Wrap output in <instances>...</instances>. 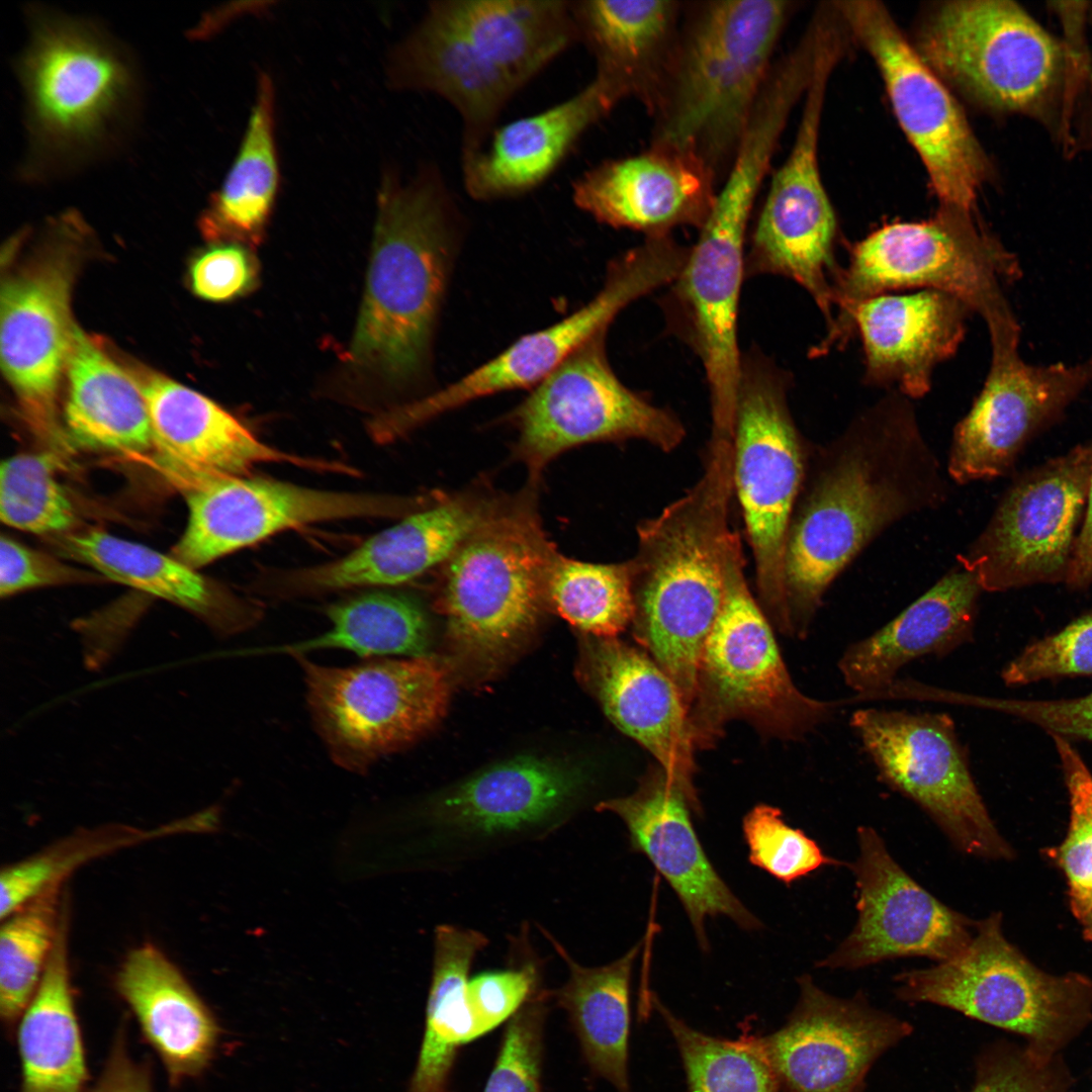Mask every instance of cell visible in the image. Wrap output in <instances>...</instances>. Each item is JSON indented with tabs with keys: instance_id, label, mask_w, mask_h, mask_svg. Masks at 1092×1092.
<instances>
[{
	"instance_id": "obj_1",
	"label": "cell",
	"mask_w": 1092,
	"mask_h": 1092,
	"mask_svg": "<svg viewBox=\"0 0 1092 1092\" xmlns=\"http://www.w3.org/2000/svg\"><path fill=\"white\" fill-rule=\"evenodd\" d=\"M949 480L896 390L809 455L784 555L785 634L805 638L837 576L888 528L942 506Z\"/></svg>"
},
{
	"instance_id": "obj_2",
	"label": "cell",
	"mask_w": 1092,
	"mask_h": 1092,
	"mask_svg": "<svg viewBox=\"0 0 1092 1092\" xmlns=\"http://www.w3.org/2000/svg\"><path fill=\"white\" fill-rule=\"evenodd\" d=\"M456 210L433 165L405 183L394 173L383 176L364 298L347 355L356 380L397 388L425 366L447 284Z\"/></svg>"
},
{
	"instance_id": "obj_3",
	"label": "cell",
	"mask_w": 1092,
	"mask_h": 1092,
	"mask_svg": "<svg viewBox=\"0 0 1092 1092\" xmlns=\"http://www.w3.org/2000/svg\"><path fill=\"white\" fill-rule=\"evenodd\" d=\"M733 491V438L712 436L700 480L637 528L630 559L637 641L688 708L707 638L724 600L723 554Z\"/></svg>"
},
{
	"instance_id": "obj_4",
	"label": "cell",
	"mask_w": 1092,
	"mask_h": 1092,
	"mask_svg": "<svg viewBox=\"0 0 1092 1092\" xmlns=\"http://www.w3.org/2000/svg\"><path fill=\"white\" fill-rule=\"evenodd\" d=\"M792 6L786 0H717L685 7L648 110L654 120L651 146L694 158L723 180Z\"/></svg>"
},
{
	"instance_id": "obj_5",
	"label": "cell",
	"mask_w": 1092,
	"mask_h": 1092,
	"mask_svg": "<svg viewBox=\"0 0 1092 1092\" xmlns=\"http://www.w3.org/2000/svg\"><path fill=\"white\" fill-rule=\"evenodd\" d=\"M917 51L945 79L984 107L1039 124L1062 150L1087 80L1085 30L1050 33L1009 0L941 4L925 20Z\"/></svg>"
},
{
	"instance_id": "obj_6",
	"label": "cell",
	"mask_w": 1092,
	"mask_h": 1092,
	"mask_svg": "<svg viewBox=\"0 0 1092 1092\" xmlns=\"http://www.w3.org/2000/svg\"><path fill=\"white\" fill-rule=\"evenodd\" d=\"M28 151L22 177L41 181L106 152L132 120L136 74L124 52L95 24L33 9L18 61Z\"/></svg>"
},
{
	"instance_id": "obj_7",
	"label": "cell",
	"mask_w": 1092,
	"mask_h": 1092,
	"mask_svg": "<svg viewBox=\"0 0 1092 1092\" xmlns=\"http://www.w3.org/2000/svg\"><path fill=\"white\" fill-rule=\"evenodd\" d=\"M1021 275L1016 256L981 226L973 212L939 206L921 221L884 225L852 246L833 279V323L811 352L823 356L854 334L864 300L903 289L951 294L985 321L990 341L1020 337L1005 287Z\"/></svg>"
},
{
	"instance_id": "obj_8",
	"label": "cell",
	"mask_w": 1092,
	"mask_h": 1092,
	"mask_svg": "<svg viewBox=\"0 0 1092 1092\" xmlns=\"http://www.w3.org/2000/svg\"><path fill=\"white\" fill-rule=\"evenodd\" d=\"M737 531L724 542V600L700 659L689 710L696 748H711L725 725L743 720L762 735L800 740L832 720L839 702L794 684L771 624L750 593Z\"/></svg>"
},
{
	"instance_id": "obj_9",
	"label": "cell",
	"mask_w": 1092,
	"mask_h": 1092,
	"mask_svg": "<svg viewBox=\"0 0 1092 1092\" xmlns=\"http://www.w3.org/2000/svg\"><path fill=\"white\" fill-rule=\"evenodd\" d=\"M527 505L493 512L445 562L439 607L454 650L485 670L532 632L555 553Z\"/></svg>"
},
{
	"instance_id": "obj_10",
	"label": "cell",
	"mask_w": 1092,
	"mask_h": 1092,
	"mask_svg": "<svg viewBox=\"0 0 1092 1092\" xmlns=\"http://www.w3.org/2000/svg\"><path fill=\"white\" fill-rule=\"evenodd\" d=\"M788 374L762 356L742 360L733 435V489L741 507L759 606L784 634V555L809 452L788 404Z\"/></svg>"
},
{
	"instance_id": "obj_11",
	"label": "cell",
	"mask_w": 1092,
	"mask_h": 1092,
	"mask_svg": "<svg viewBox=\"0 0 1092 1092\" xmlns=\"http://www.w3.org/2000/svg\"><path fill=\"white\" fill-rule=\"evenodd\" d=\"M293 657L314 729L332 760L346 770L366 772L424 736L446 712L450 673L431 655L371 658L347 667Z\"/></svg>"
},
{
	"instance_id": "obj_12",
	"label": "cell",
	"mask_w": 1092,
	"mask_h": 1092,
	"mask_svg": "<svg viewBox=\"0 0 1092 1092\" xmlns=\"http://www.w3.org/2000/svg\"><path fill=\"white\" fill-rule=\"evenodd\" d=\"M895 982V994L904 1002L942 1006L1037 1042L1061 1036L1092 1004L1089 978L1038 969L1007 940L1000 913L977 921L971 941L958 956L901 973Z\"/></svg>"
},
{
	"instance_id": "obj_13",
	"label": "cell",
	"mask_w": 1092,
	"mask_h": 1092,
	"mask_svg": "<svg viewBox=\"0 0 1092 1092\" xmlns=\"http://www.w3.org/2000/svg\"><path fill=\"white\" fill-rule=\"evenodd\" d=\"M849 725L881 781L917 804L958 849L985 859L1014 857L949 715L864 707L851 714Z\"/></svg>"
},
{
	"instance_id": "obj_14",
	"label": "cell",
	"mask_w": 1092,
	"mask_h": 1092,
	"mask_svg": "<svg viewBox=\"0 0 1092 1092\" xmlns=\"http://www.w3.org/2000/svg\"><path fill=\"white\" fill-rule=\"evenodd\" d=\"M874 59L895 115L919 155L939 205L974 212L993 166L960 104L878 1L836 2Z\"/></svg>"
},
{
	"instance_id": "obj_15",
	"label": "cell",
	"mask_w": 1092,
	"mask_h": 1092,
	"mask_svg": "<svg viewBox=\"0 0 1092 1092\" xmlns=\"http://www.w3.org/2000/svg\"><path fill=\"white\" fill-rule=\"evenodd\" d=\"M607 331L574 350L513 413L516 455L533 479L564 451L586 443L640 439L668 452L685 438L673 414L617 377L607 356Z\"/></svg>"
},
{
	"instance_id": "obj_16",
	"label": "cell",
	"mask_w": 1092,
	"mask_h": 1092,
	"mask_svg": "<svg viewBox=\"0 0 1092 1092\" xmlns=\"http://www.w3.org/2000/svg\"><path fill=\"white\" fill-rule=\"evenodd\" d=\"M1091 470L1092 441L1020 475L958 563L983 592L1065 582Z\"/></svg>"
},
{
	"instance_id": "obj_17",
	"label": "cell",
	"mask_w": 1092,
	"mask_h": 1092,
	"mask_svg": "<svg viewBox=\"0 0 1092 1092\" xmlns=\"http://www.w3.org/2000/svg\"><path fill=\"white\" fill-rule=\"evenodd\" d=\"M586 775L573 762L519 755L446 788L424 808L428 841L445 864L544 838L580 801Z\"/></svg>"
},
{
	"instance_id": "obj_18",
	"label": "cell",
	"mask_w": 1092,
	"mask_h": 1092,
	"mask_svg": "<svg viewBox=\"0 0 1092 1092\" xmlns=\"http://www.w3.org/2000/svg\"><path fill=\"white\" fill-rule=\"evenodd\" d=\"M677 271L669 249L645 240L612 262L602 289L586 304L548 328L523 336L449 386L391 411L392 429L404 432L474 399L536 386L574 350L607 330L628 304L671 283Z\"/></svg>"
},
{
	"instance_id": "obj_19",
	"label": "cell",
	"mask_w": 1092,
	"mask_h": 1092,
	"mask_svg": "<svg viewBox=\"0 0 1092 1092\" xmlns=\"http://www.w3.org/2000/svg\"><path fill=\"white\" fill-rule=\"evenodd\" d=\"M184 492L188 522L173 556L194 569L286 529L406 515L416 505L387 494L324 490L251 475L214 479Z\"/></svg>"
},
{
	"instance_id": "obj_20",
	"label": "cell",
	"mask_w": 1092,
	"mask_h": 1092,
	"mask_svg": "<svg viewBox=\"0 0 1092 1092\" xmlns=\"http://www.w3.org/2000/svg\"><path fill=\"white\" fill-rule=\"evenodd\" d=\"M991 350L984 385L952 433L945 468L960 485L1007 474L1026 443L1092 383V358L1035 365L1019 346Z\"/></svg>"
},
{
	"instance_id": "obj_21",
	"label": "cell",
	"mask_w": 1092,
	"mask_h": 1092,
	"mask_svg": "<svg viewBox=\"0 0 1092 1092\" xmlns=\"http://www.w3.org/2000/svg\"><path fill=\"white\" fill-rule=\"evenodd\" d=\"M798 1001L778 1030L751 1034L786 1092H862L864 1079L913 1026L873 1007L862 995L840 998L808 975Z\"/></svg>"
},
{
	"instance_id": "obj_22",
	"label": "cell",
	"mask_w": 1092,
	"mask_h": 1092,
	"mask_svg": "<svg viewBox=\"0 0 1092 1092\" xmlns=\"http://www.w3.org/2000/svg\"><path fill=\"white\" fill-rule=\"evenodd\" d=\"M857 920L849 935L818 966L853 970L902 957L938 963L964 950L976 922L941 903L914 881L871 827L857 830Z\"/></svg>"
},
{
	"instance_id": "obj_23",
	"label": "cell",
	"mask_w": 1092,
	"mask_h": 1092,
	"mask_svg": "<svg viewBox=\"0 0 1092 1092\" xmlns=\"http://www.w3.org/2000/svg\"><path fill=\"white\" fill-rule=\"evenodd\" d=\"M819 129L798 127L792 150L774 174L745 256V276L781 275L813 298L832 325L836 217L818 164Z\"/></svg>"
},
{
	"instance_id": "obj_24",
	"label": "cell",
	"mask_w": 1092,
	"mask_h": 1092,
	"mask_svg": "<svg viewBox=\"0 0 1092 1092\" xmlns=\"http://www.w3.org/2000/svg\"><path fill=\"white\" fill-rule=\"evenodd\" d=\"M65 251L34 260L1 289L2 370L28 420L49 433L58 431V392L77 327L70 310L75 266Z\"/></svg>"
},
{
	"instance_id": "obj_25",
	"label": "cell",
	"mask_w": 1092,
	"mask_h": 1092,
	"mask_svg": "<svg viewBox=\"0 0 1092 1092\" xmlns=\"http://www.w3.org/2000/svg\"><path fill=\"white\" fill-rule=\"evenodd\" d=\"M599 812H611L626 825L632 849L645 854L680 900L698 941L707 948L705 922L724 915L740 927H760L708 859L691 819L699 812L693 800L659 766L639 781L625 797L602 801Z\"/></svg>"
},
{
	"instance_id": "obj_26",
	"label": "cell",
	"mask_w": 1092,
	"mask_h": 1092,
	"mask_svg": "<svg viewBox=\"0 0 1092 1092\" xmlns=\"http://www.w3.org/2000/svg\"><path fill=\"white\" fill-rule=\"evenodd\" d=\"M579 673L607 717L699 802L689 708L668 674L644 649L617 637L588 636Z\"/></svg>"
},
{
	"instance_id": "obj_27",
	"label": "cell",
	"mask_w": 1092,
	"mask_h": 1092,
	"mask_svg": "<svg viewBox=\"0 0 1092 1092\" xmlns=\"http://www.w3.org/2000/svg\"><path fill=\"white\" fill-rule=\"evenodd\" d=\"M141 383L161 466L184 491L214 479L247 476L261 463L348 471L330 461L289 454L260 441L207 396L159 374Z\"/></svg>"
},
{
	"instance_id": "obj_28",
	"label": "cell",
	"mask_w": 1092,
	"mask_h": 1092,
	"mask_svg": "<svg viewBox=\"0 0 1092 1092\" xmlns=\"http://www.w3.org/2000/svg\"><path fill=\"white\" fill-rule=\"evenodd\" d=\"M717 182L696 159L650 146L583 172L571 194L574 204L598 221L651 237L679 226L700 230L712 211Z\"/></svg>"
},
{
	"instance_id": "obj_29",
	"label": "cell",
	"mask_w": 1092,
	"mask_h": 1092,
	"mask_svg": "<svg viewBox=\"0 0 1092 1092\" xmlns=\"http://www.w3.org/2000/svg\"><path fill=\"white\" fill-rule=\"evenodd\" d=\"M971 309L932 289L885 293L862 301L853 314L863 350V382L911 398L931 388L934 368L962 344Z\"/></svg>"
},
{
	"instance_id": "obj_30",
	"label": "cell",
	"mask_w": 1092,
	"mask_h": 1092,
	"mask_svg": "<svg viewBox=\"0 0 1092 1092\" xmlns=\"http://www.w3.org/2000/svg\"><path fill=\"white\" fill-rule=\"evenodd\" d=\"M982 593L976 575L958 563L890 622L851 643L837 661L853 693L843 703H866L913 660L945 657L970 643Z\"/></svg>"
},
{
	"instance_id": "obj_31",
	"label": "cell",
	"mask_w": 1092,
	"mask_h": 1092,
	"mask_svg": "<svg viewBox=\"0 0 1092 1092\" xmlns=\"http://www.w3.org/2000/svg\"><path fill=\"white\" fill-rule=\"evenodd\" d=\"M624 99L615 84L596 74L564 101L496 127L481 152L461 164L467 194L490 201L538 187L580 138Z\"/></svg>"
},
{
	"instance_id": "obj_32",
	"label": "cell",
	"mask_w": 1092,
	"mask_h": 1092,
	"mask_svg": "<svg viewBox=\"0 0 1092 1092\" xmlns=\"http://www.w3.org/2000/svg\"><path fill=\"white\" fill-rule=\"evenodd\" d=\"M387 74L392 87L432 92L455 108L462 123L461 164L481 152L517 92L431 5L421 23L391 52Z\"/></svg>"
},
{
	"instance_id": "obj_33",
	"label": "cell",
	"mask_w": 1092,
	"mask_h": 1092,
	"mask_svg": "<svg viewBox=\"0 0 1092 1092\" xmlns=\"http://www.w3.org/2000/svg\"><path fill=\"white\" fill-rule=\"evenodd\" d=\"M486 500L458 496L408 513L347 555L289 576L282 593L392 586L445 563L493 512Z\"/></svg>"
},
{
	"instance_id": "obj_34",
	"label": "cell",
	"mask_w": 1092,
	"mask_h": 1092,
	"mask_svg": "<svg viewBox=\"0 0 1092 1092\" xmlns=\"http://www.w3.org/2000/svg\"><path fill=\"white\" fill-rule=\"evenodd\" d=\"M170 1083L200 1076L213 1059L219 1025L181 971L156 945L131 949L114 979Z\"/></svg>"
},
{
	"instance_id": "obj_35",
	"label": "cell",
	"mask_w": 1092,
	"mask_h": 1092,
	"mask_svg": "<svg viewBox=\"0 0 1092 1092\" xmlns=\"http://www.w3.org/2000/svg\"><path fill=\"white\" fill-rule=\"evenodd\" d=\"M578 40L597 73L650 109L679 33L685 6L670 0L571 1Z\"/></svg>"
},
{
	"instance_id": "obj_36",
	"label": "cell",
	"mask_w": 1092,
	"mask_h": 1092,
	"mask_svg": "<svg viewBox=\"0 0 1092 1092\" xmlns=\"http://www.w3.org/2000/svg\"><path fill=\"white\" fill-rule=\"evenodd\" d=\"M64 549L105 577L171 602L221 636L245 632L262 618L259 604L217 587L174 556L99 530L68 536Z\"/></svg>"
},
{
	"instance_id": "obj_37",
	"label": "cell",
	"mask_w": 1092,
	"mask_h": 1092,
	"mask_svg": "<svg viewBox=\"0 0 1092 1092\" xmlns=\"http://www.w3.org/2000/svg\"><path fill=\"white\" fill-rule=\"evenodd\" d=\"M430 5L518 91L578 40L566 0H443Z\"/></svg>"
},
{
	"instance_id": "obj_38",
	"label": "cell",
	"mask_w": 1092,
	"mask_h": 1092,
	"mask_svg": "<svg viewBox=\"0 0 1092 1092\" xmlns=\"http://www.w3.org/2000/svg\"><path fill=\"white\" fill-rule=\"evenodd\" d=\"M568 969V979L551 990L576 1035L592 1076L616 1092H632L629 1079L630 984L640 943L611 964L588 968L578 964L543 926L538 925Z\"/></svg>"
},
{
	"instance_id": "obj_39",
	"label": "cell",
	"mask_w": 1092,
	"mask_h": 1092,
	"mask_svg": "<svg viewBox=\"0 0 1092 1092\" xmlns=\"http://www.w3.org/2000/svg\"><path fill=\"white\" fill-rule=\"evenodd\" d=\"M65 425L80 446L138 454L154 447L141 383L76 327L67 365Z\"/></svg>"
},
{
	"instance_id": "obj_40",
	"label": "cell",
	"mask_w": 1092,
	"mask_h": 1092,
	"mask_svg": "<svg viewBox=\"0 0 1092 1092\" xmlns=\"http://www.w3.org/2000/svg\"><path fill=\"white\" fill-rule=\"evenodd\" d=\"M68 916L65 900L44 974L18 1019L19 1092H86L87 1065L69 968Z\"/></svg>"
},
{
	"instance_id": "obj_41",
	"label": "cell",
	"mask_w": 1092,
	"mask_h": 1092,
	"mask_svg": "<svg viewBox=\"0 0 1092 1092\" xmlns=\"http://www.w3.org/2000/svg\"><path fill=\"white\" fill-rule=\"evenodd\" d=\"M278 187L275 89L269 75L262 72L236 160L202 216L204 235L257 246L264 237Z\"/></svg>"
},
{
	"instance_id": "obj_42",
	"label": "cell",
	"mask_w": 1092,
	"mask_h": 1092,
	"mask_svg": "<svg viewBox=\"0 0 1092 1092\" xmlns=\"http://www.w3.org/2000/svg\"><path fill=\"white\" fill-rule=\"evenodd\" d=\"M487 944L488 938L478 930L437 926L424 1035L406 1092H449L458 1051L472 1041L470 969Z\"/></svg>"
},
{
	"instance_id": "obj_43",
	"label": "cell",
	"mask_w": 1092,
	"mask_h": 1092,
	"mask_svg": "<svg viewBox=\"0 0 1092 1092\" xmlns=\"http://www.w3.org/2000/svg\"><path fill=\"white\" fill-rule=\"evenodd\" d=\"M330 628L313 638L269 648L291 656L344 649L364 658L429 655L431 629L422 605L401 593L376 589L330 605Z\"/></svg>"
},
{
	"instance_id": "obj_44",
	"label": "cell",
	"mask_w": 1092,
	"mask_h": 1092,
	"mask_svg": "<svg viewBox=\"0 0 1092 1092\" xmlns=\"http://www.w3.org/2000/svg\"><path fill=\"white\" fill-rule=\"evenodd\" d=\"M209 818L202 814L155 829L108 825L80 830L5 866L0 876L1 919L46 891L60 888L70 874L94 858L146 840L203 830L211 824Z\"/></svg>"
},
{
	"instance_id": "obj_45",
	"label": "cell",
	"mask_w": 1092,
	"mask_h": 1092,
	"mask_svg": "<svg viewBox=\"0 0 1092 1092\" xmlns=\"http://www.w3.org/2000/svg\"><path fill=\"white\" fill-rule=\"evenodd\" d=\"M546 600L589 636L617 637L635 613L631 561L594 563L555 551L546 574Z\"/></svg>"
},
{
	"instance_id": "obj_46",
	"label": "cell",
	"mask_w": 1092,
	"mask_h": 1092,
	"mask_svg": "<svg viewBox=\"0 0 1092 1092\" xmlns=\"http://www.w3.org/2000/svg\"><path fill=\"white\" fill-rule=\"evenodd\" d=\"M650 1004L675 1042L686 1092H786L751 1034L713 1036L676 1016L652 992Z\"/></svg>"
},
{
	"instance_id": "obj_47",
	"label": "cell",
	"mask_w": 1092,
	"mask_h": 1092,
	"mask_svg": "<svg viewBox=\"0 0 1092 1092\" xmlns=\"http://www.w3.org/2000/svg\"><path fill=\"white\" fill-rule=\"evenodd\" d=\"M65 897L61 887L28 901L0 929V1013L8 1033L33 997L55 947Z\"/></svg>"
},
{
	"instance_id": "obj_48",
	"label": "cell",
	"mask_w": 1092,
	"mask_h": 1092,
	"mask_svg": "<svg viewBox=\"0 0 1092 1092\" xmlns=\"http://www.w3.org/2000/svg\"><path fill=\"white\" fill-rule=\"evenodd\" d=\"M1070 807L1065 838L1043 854L1063 874L1069 907L1083 938L1092 943V771L1072 742L1051 736Z\"/></svg>"
},
{
	"instance_id": "obj_49",
	"label": "cell",
	"mask_w": 1092,
	"mask_h": 1092,
	"mask_svg": "<svg viewBox=\"0 0 1092 1092\" xmlns=\"http://www.w3.org/2000/svg\"><path fill=\"white\" fill-rule=\"evenodd\" d=\"M44 454H18L2 461L0 517L9 527L34 534L68 530L76 520L74 506Z\"/></svg>"
},
{
	"instance_id": "obj_50",
	"label": "cell",
	"mask_w": 1092,
	"mask_h": 1092,
	"mask_svg": "<svg viewBox=\"0 0 1092 1092\" xmlns=\"http://www.w3.org/2000/svg\"><path fill=\"white\" fill-rule=\"evenodd\" d=\"M528 928L511 938V966L469 979L467 1002L472 1018L471 1040L510 1020L543 986L542 963L529 942Z\"/></svg>"
},
{
	"instance_id": "obj_51",
	"label": "cell",
	"mask_w": 1092,
	"mask_h": 1092,
	"mask_svg": "<svg viewBox=\"0 0 1092 1092\" xmlns=\"http://www.w3.org/2000/svg\"><path fill=\"white\" fill-rule=\"evenodd\" d=\"M748 859L777 880L790 885L825 866H840L802 830L788 825L780 809L758 804L743 818Z\"/></svg>"
},
{
	"instance_id": "obj_52",
	"label": "cell",
	"mask_w": 1092,
	"mask_h": 1092,
	"mask_svg": "<svg viewBox=\"0 0 1092 1092\" xmlns=\"http://www.w3.org/2000/svg\"><path fill=\"white\" fill-rule=\"evenodd\" d=\"M551 990L540 987L509 1020L483 1092H542Z\"/></svg>"
},
{
	"instance_id": "obj_53",
	"label": "cell",
	"mask_w": 1092,
	"mask_h": 1092,
	"mask_svg": "<svg viewBox=\"0 0 1092 1092\" xmlns=\"http://www.w3.org/2000/svg\"><path fill=\"white\" fill-rule=\"evenodd\" d=\"M1078 676H1092V609L1026 645L1001 671L1008 687Z\"/></svg>"
},
{
	"instance_id": "obj_54",
	"label": "cell",
	"mask_w": 1092,
	"mask_h": 1092,
	"mask_svg": "<svg viewBox=\"0 0 1092 1092\" xmlns=\"http://www.w3.org/2000/svg\"><path fill=\"white\" fill-rule=\"evenodd\" d=\"M956 705L1002 713L1034 725L1050 736L1072 743L1092 744V691L1082 696L1061 699H1013L958 692Z\"/></svg>"
},
{
	"instance_id": "obj_55",
	"label": "cell",
	"mask_w": 1092,
	"mask_h": 1092,
	"mask_svg": "<svg viewBox=\"0 0 1092 1092\" xmlns=\"http://www.w3.org/2000/svg\"><path fill=\"white\" fill-rule=\"evenodd\" d=\"M258 276L259 265L250 247L233 242L209 247L190 267L193 291L210 301L245 295L257 285Z\"/></svg>"
},
{
	"instance_id": "obj_56",
	"label": "cell",
	"mask_w": 1092,
	"mask_h": 1092,
	"mask_svg": "<svg viewBox=\"0 0 1092 1092\" xmlns=\"http://www.w3.org/2000/svg\"><path fill=\"white\" fill-rule=\"evenodd\" d=\"M91 575L2 535L0 595L8 598L36 587L89 580Z\"/></svg>"
},
{
	"instance_id": "obj_57",
	"label": "cell",
	"mask_w": 1092,
	"mask_h": 1092,
	"mask_svg": "<svg viewBox=\"0 0 1092 1092\" xmlns=\"http://www.w3.org/2000/svg\"><path fill=\"white\" fill-rule=\"evenodd\" d=\"M86 1092H153L150 1066L132 1058L123 1026L115 1033L97 1082Z\"/></svg>"
},
{
	"instance_id": "obj_58",
	"label": "cell",
	"mask_w": 1092,
	"mask_h": 1092,
	"mask_svg": "<svg viewBox=\"0 0 1092 1092\" xmlns=\"http://www.w3.org/2000/svg\"><path fill=\"white\" fill-rule=\"evenodd\" d=\"M968 1092H1037L1020 1065L1004 1057L979 1061L973 1087Z\"/></svg>"
},
{
	"instance_id": "obj_59",
	"label": "cell",
	"mask_w": 1092,
	"mask_h": 1092,
	"mask_svg": "<svg viewBox=\"0 0 1092 1092\" xmlns=\"http://www.w3.org/2000/svg\"><path fill=\"white\" fill-rule=\"evenodd\" d=\"M1065 583L1073 589L1092 584V470L1084 516Z\"/></svg>"
},
{
	"instance_id": "obj_60",
	"label": "cell",
	"mask_w": 1092,
	"mask_h": 1092,
	"mask_svg": "<svg viewBox=\"0 0 1092 1092\" xmlns=\"http://www.w3.org/2000/svg\"><path fill=\"white\" fill-rule=\"evenodd\" d=\"M1088 16L1092 24V3L1089 4ZM1092 152V62L1089 76L1076 103L1068 134V142L1063 154L1067 158L1081 153Z\"/></svg>"
},
{
	"instance_id": "obj_61",
	"label": "cell",
	"mask_w": 1092,
	"mask_h": 1092,
	"mask_svg": "<svg viewBox=\"0 0 1092 1092\" xmlns=\"http://www.w3.org/2000/svg\"><path fill=\"white\" fill-rule=\"evenodd\" d=\"M1066 3H1067V2H1066ZM1066 3H1061V2H1059V3H1057L1056 5H1057V7H1059L1060 5H1063V4H1066ZM1073 3H1082V4L1086 5V6H1087V8H1088V3H1086V2H1073ZM1067 4H1069V3H1067ZM1071 5H1072V3H1071ZM1057 7H1054V9L1056 10V8H1057Z\"/></svg>"
}]
</instances>
